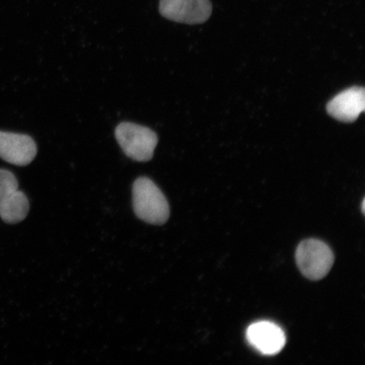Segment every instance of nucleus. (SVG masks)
Instances as JSON below:
<instances>
[{
    "label": "nucleus",
    "mask_w": 365,
    "mask_h": 365,
    "mask_svg": "<svg viewBox=\"0 0 365 365\" xmlns=\"http://www.w3.org/2000/svg\"><path fill=\"white\" fill-rule=\"evenodd\" d=\"M250 344L264 355H275L284 348L286 336L279 327L270 322H259L246 331Z\"/></svg>",
    "instance_id": "obj_6"
},
{
    "label": "nucleus",
    "mask_w": 365,
    "mask_h": 365,
    "mask_svg": "<svg viewBox=\"0 0 365 365\" xmlns=\"http://www.w3.org/2000/svg\"><path fill=\"white\" fill-rule=\"evenodd\" d=\"M133 209L137 217L153 225H163L170 218V210L165 195L147 177L138 178L132 189Z\"/></svg>",
    "instance_id": "obj_1"
},
{
    "label": "nucleus",
    "mask_w": 365,
    "mask_h": 365,
    "mask_svg": "<svg viewBox=\"0 0 365 365\" xmlns=\"http://www.w3.org/2000/svg\"><path fill=\"white\" fill-rule=\"evenodd\" d=\"M19 188L16 177L11 171L0 170V200L7 197Z\"/></svg>",
    "instance_id": "obj_9"
},
{
    "label": "nucleus",
    "mask_w": 365,
    "mask_h": 365,
    "mask_svg": "<svg viewBox=\"0 0 365 365\" xmlns=\"http://www.w3.org/2000/svg\"><path fill=\"white\" fill-rule=\"evenodd\" d=\"M297 266L309 280L318 281L325 277L334 263V255L329 246L318 240L301 242L296 250Z\"/></svg>",
    "instance_id": "obj_3"
},
{
    "label": "nucleus",
    "mask_w": 365,
    "mask_h": 365,
    "mask_svg": "<svg viewBox=\"0 0 365 365\" xmlns=\"http://www.w3.org/2000/svg\"><path fill=\"white\" fill-rule=\"evenodd\" d=\"M38 148L31 136L0 131V158L16 166H26L34 161Z\"/></svg>",
    "instance_id": "obj_5"
},
{
    "label": "nucleus",
    "mask_w": 365,
    "mask_h": 365,
    "mask_svg": "<svg viewBox=\"0 0 365 365\" xmlns=\"http://www.w3.org/2000/svg\"><path fill=\"white\" fill-rule=\"evenodd\" d=\"M30 205L27 196L18 190L0 200V217L7 223H18L26 217Z\"/></svg>",
    "instance_id": "obj_8"
},
{
    "label": "nucleus",
    "mask_w": 365,
    "mask_h": 365,
    "mask_svg": "<svg viewBox=\"0 0 365 365\" xmlns=\"http://www.w3.org/2000/svg\"><path fill=\"white\" fill-rule=\"evenodd\" d=\"M115 137L123 152L136 162H148L153 158L158 138L148 127L123 122L115 129Z\"/></svg>",
    "instance_id": "obj_2"
},
{
    "label": "nucleus",
    "mask_w": 365,
    "mask_h": 365,
    "mask_svg": "<svg viewBox=\"0 0 365 365\" xmlns=\"http://www.w3.org/2000/svg\"><path fill=\"white\" fill-rule=\"evenodd\" d=\"M327 112L336 120L354 122L365 108V91L363 88H351L341 91L328 103Z\"/></svg>",
    "instance_id": "obj_7"
},
{
    "label": "nucleus",
    "mask_w": 365,
    "mask_h": 365,
    "mask_svg": "<svg viewBox=\"0 0 365 365\" xmlns=\"http://www.w3.org/2000/svg\"><path fill=\"white\" fill-rule=\"evenodd\" d=\"M364 205H365V202H364H364H363V203H362V212H364V210H365V209H364Z\"/></svg>",
    "instance_id": "obj_10"
},
{
    "label": "nucleus",
    "mask_w": 365,
    "mask_h": 365,
    "mask_svg": "<svg viewBox=\"0 0 365 365\" xmlns=\"http://www.w3.org/2000/svg\"><path fill=\"white\" fill-rule=\"evenodd\" d=\"M210 0H160V14L166 19L184 24H202L211 16Z\"/></svg>",
    "instance_id": "obj_4"
}]
</instances>
